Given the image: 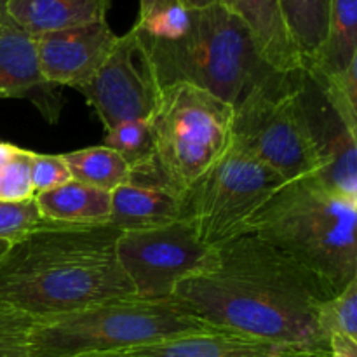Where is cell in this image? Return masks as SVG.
<instances>
[{"label":"cell","instance_id":"obj_1","mask_svg":"<svg viewBox=\"0 0 357 357\" xmlns=\"http://www.w3.org/2000/svg\"><path fill=\"white\" fill-rule=\"evenodd\" d=\"M333 295L323 279L246 232L216 246L211 264L181 281L173 298L216 330L330 354L317 309Z\"/></svg>","mask_w":357,"mask_h":357},{"label":"cell","instance_id":"obj_2","mask_svg":"<svg viewBox=\"0 0 357 357\" xmlns=\"http://www.w3.org/2000/svg\"><path fill=\"white\" fill-rule=\"evenodd\" d=\"M119 230L42 222L0 255V331L33 326L112 298L135 296L115 253Z\"/></svg>","mask_w":357,"mask_h":357},{"label":"cell","instance_id":"obj_3","mask_svg":"<svg viewBox=\"0 0 357 357\" xmlns=\"http://www.w3.org/2000/svg\"><path fill=\"white\" fill-rule=\"evenodd\" d=\"M357 199L317 176L286 181L248 222L246 232L323 279L337 295L357 279Z\"/></svg>","mask_w":357,"mask_h":357},{"label":"cell","instance_id":"obj_4","mask_svg":"<svg viewBox=\"0 0 357 357\" xmlns=\"http://www.w3.org/2000/svg\"><path fill=\"white\" fill-rule=\"evenodd\" d=\"M136 31L160 89L192 84L236 107L268 68L258 56L248 28L220 3L187 10V23L174 37Z\"/></svg>","mask_w":357,"mask_h":357},{"label":"cell","instance_id":"obj_5","mask_svg":"<svg viewBox=\"0 0 357 357\" xmlns=\"http://www.w3.org/2000/svg\"><path fill=\"white\" fill-rule=\"evenodd\" d=\"M176 300L149 302L136 296L112 298L33 326L28 333L31 357L121 354L183 335L213 331Z\"/></svg>","mask_w":357,"mask_h":357},{"label":"cell","instance_id":"obj_6","mask_svg":"<svg viewBox=\"0 0 357 357\" xmlns=\"http://www.w3.org/2000/svg\"><path fill=\"white\" fill-rule=\"evenodd\" d=\"M234 107L192 84L160 89L150 128L155 164L181 194L204 176L232 142Z\"/></svg>","mask_w":357,"mask_h":357},{"label":"cell","instance_id":"obj_7","mask_svg":"<svg viewBox=\"0 0 357 357\" xmlns=\"http://www.w3.org/2000/svg\"><path fill=\"white\" fill-rule=\"evenodd\" d=\"M293 72L271 70L257 80L234 107L232 121V142L286 181L317 176L321 167L296 96Z\"/></svg>","mask_w":357,"mask_h":357},{"label":"cell","instance_id":"obj_8","mask_svg":"<svg viewBox=\"0 0 357 357\" xmlns=\"http://www.w3.org/2000/svg\"><path fill=\"white\" fill-rule=\"evenodd\" d=\"M284 183L281 174L230 142L187 192V218L202 243L216 248L246 234L251 216Z\"/></svg>","mask_w":357,"mask_h":357},{"label":"cell","instance_id":"obj_9","mask_svg":"<svg viewBox=\"0 0 357 357\" xmlns=\"http://www.w3.org/2000/svg\"><path fill=\"white\" fill-rule=\"evenodd\" d=\"M115 253L135 296L149 302L173 300L174 289L204 271L215 248L201 241L188 218L155 229L121 232Z\"/></svg>","mask_w":357,"mask_h":357},{"label":"cell","instance_id":"obj_10","mask_svg":"<svg viewBox=\"0 0 357 357\" xmlns=\"http://www.w3.org/2000/svg\"><path fill=\"white\" fill-rule=\"evenodd\" d=\"M77 91L94 108L105 131L121 122L152 119L160 86L132 28L117 38L96 75Z\"/></svg>","mask_w":357,"mask_h":357},{"label":"cell","instance_id":"obj_11","mask_svg":"<svg viewBox=\"0 0 357 357\" xmlns=\"http://www.w3.org/2000/svg\"><path fill=\"white\" fill-rule=\"evenodd\" d=\"M295 89L310 142L319 159V178L333 190L357 199V128L331 103L309 70H295Z\"/></svg>","mask_w":357,"mask_h":357},{"label":"cell","instance_id":"obj_12","mask_svg":"<svg viewBox=\"0 0 357 357\" xmlns=\"http://www.w3.org/2000/svg\"><path fill=\"white\" fill-rule=\"evenodd\" d=\"M108 21L49 31L35 37L40 72L51 86H86L117 42Z\"/></svg>","mask_w":357,"mask_h":357},{"label":"cell","instance_id":"obj_13","mask_svg":"<svg viewBox=\"0 0 357 357\" xmlns=\"http://www.w3.org/2000/svg\"><path fill=\"white\" fill-rule=\"evenodd\" d=\"M187 218V194L171 187L162 174H131V180L112 192L108 225L119 232L155 229Z\"/></svg>","mask_w":357,"mask_h":357},{"label":"cell","instance_id":"obj_14","mask_svg":"<svg viewBox=\"0 0 357 357\" xmlns=\"http://www.w3.org/2000/svg\"><path fill=\"white\" fill-rule=\"evenodd\" d=\"M121 357H330V354L275 344L236 331L213 330L131 349L121 352Z\"/></svg>","mask_w":357,"mask_h":357},{"label":"cell","instance_id":"obj_15","mask_svg":"<svg viewBox=\"0 0 357 357\" xmlns=\"http://www.w3.org/2000/svg\"><path fill=\"white\" fill-rule=\"evenodd\" d=\"M51 89L40 72L35 37L6 14L0 20V98H30L54 122L58 107L52 103Z\"/></svg>","mask_w":357,"mask_h":357},{"label":"cell","instance_id":"obj_16","mask_svg":"<svg viewBox=\"0 0 357 357\" xmlns=\"http://www.w3.org/2000/svg\"><path fill=\"white\" fill-rule=\"evenodd\" d=\"M218 3L248 28L258 56L268 68L282 73L302 70L278 0H218Z\"/></svg>","mask_w":357,"mask_h":357},{"label":"cell","instance_id":"obj_17","mask_svg":"<svg viewBox=\"0 0 357 357\" xmlns=\"http://www.w3.org/2000/svg\"><path fill=\"white\" fill-rule=\"evenodd\" d=\"M112 0H7L6 14L31 37L107 21Z\"/></svg>","mask_w":357,"mask_h":357},{"label":"cell","instance_id":"obj_18","mask_svg":"<svg viewBox=\"0 0 357 357\" xmlns=\"http://www.w3.org/2000/svg\"><path fill=\"white\" fill-rule=\"evenodd\" d=\"M44 222L65 225H105L108 223L112 194L82 181L70 180L65 185L35 195Z\"/></svg>","mask_w":357,"mask_h":357},{"label":"cell","instance_id":"obj_19","mask_svg":"<svg viewBox=\"0 0 357 357\" xmlns=\"http://www.w3.org/2000/svg\"><path fill=\"white\" fill-rule=\"evenodd\" d=\"M278 3L302 68H310L326 40L331 0H278Z\"/></svg>","mask_w":357,"mask_h":357},{"label":"cell","instance_id":"obj_20","mask_svg":"<svg viewBox=\"0 0 357 357\" xmlns=\"http://www.w3.org/2000/svg\"><path fill=\"white\" fill-rule=\"evenodd\" d=\"M357 59V0H331L330 24L323 49L310 68L323 77H338Z\"/></svg>","mask_w":357,"mask_h":357},{"label":"cell","instance_id":"obj_21","mask_svg":"<svg viewBox=\"0 0 357 357\" xmlns=\"http://www.w3.org/2000/svg\"><path fill=\"white\" fill-rule=\"evenodd\" d=\"M72 180L82 181L101 190L114 192L131 180V167L108 146H89L75 152L61 153Z\"/></svg>","mask_w":357,"mask_h":357},{"label":"cell","instance_id":"obj_22","mask_svg":"<svg viewBox=\"0 0 357 357\" xmlns=\"http://www.w3.org/2000/svg\"><path fill=\"white\" fill-rule=\"evenodd\" d=\"M103 145L117 152L131 167V173H142L157 166L150 121L121 122L107 129Z\"/></svg>","mask_w":357,"mask_h":357},{"label":"cell","instance_id":"obj_23","mask_svg":"<svg viewBox=\"0 0 357 357\" xmlns=\"http://www.w3.org/2000/svg\"><path fill=\"white\" fill-rule=\"evenodd\" d=\"M317 324L324 337L342 335L357 342V279L317 309Z\"/></svg>","mask_w":357,"mask_h":357},{"label":"cell","instance_id":"obj_24","mask_svg":"<svg viewBox=\"0 0 357 357\" xmlns=\"http://www.w3.org/2000/svg\"><path fill=\"white\" fill-rule=\"evenodd\" d=\"M33 152L17 146L13 159L0 171V201L21 202L35 197L30 167Z\"/></svg>","mask_w":357,"mask_h":357},{"label":"cell","instance_id":"obj_25","mask_svg":"<svg viewBox=\"0 0 357 357\" xmlns=\"http://www.w3.org/2000/svg\"><path fill=\"white\" fill-rule=\"evenodd\" d=\"M44 222L33 199L21 202L0 201V241L14 243Z\"/></svg>","mask_w":357,"mask_h":357},{"label":"cell","instance_id":"obj_26","mask_svg":"<svg viewBox=\"0 0 357 357\" xmlns=\"http://www.w3.org/2000/svg\"><path fill=\"white\" fill-rule=\"evenodd\" d=\"M30 176L35 195L52 190L72 180V174L63 155H47V153L37 152H33V157H31Z\"/></svg>","mask_w":357,"mask_h":357},{"label":"cell","instance_id":"obj_27","mask_svg":"<svg viewBox=\"0 0 357 357\" xmlns=\"http://www.w3.org/2000/svg\"><path fill=\"white\" fill-rule=\"evenodd\" d=\"M0 357H31L28 333L0 331Z\"/></svg>","mask_w":357,"mask_h":357},{"label":"cell","instance_id":"obj_28","mask_svg":"<svg viewBox=\"0 0 357 357\" xmlns=\"http://www.w3.org/2000/svg\"><path fill=\"white\" fill-rule=\"evenodd\" d=\"M181 7L178 0H139V23Z\"/></svg>","mask_w":357,"mask_h":357},{"label":"cell","instance_id":"obj_29","mask_svg":"<svg viewBox=\"0 0 357 357\" xmlns=\"http://www.w3.org/2000/svg\"><path fill=\"white\" fill-rule=\"evenodd\" d=\"M330 357H357V342L342 335H331Z\"/></svg>","mask_w":357,"mask_h":357},{"label":"cell","instance_id":"obj_30","mask_svg":"<svg viewBox=\"0 0 357 357\" xmlns=\"http://www.w3.org/2000/svg\"><path fill=\"white\" fill-rule=\"evenodd\" d=\"M17 146L13 145V143H7V142H0V171L7 166L10 159H13L14 152H16Z\"/></svg>","mask_w":357,"mask_h":357},{"label":"cell","instance_id":"obj_31","mask_svg":"<svg viewBox=\"0 0 357 357\" xmlns=\"http://www.w3.org/2000/svg\"><path fill=\"white\" fill-rule=\"evenodd\" d=\"M178 2H180V6L183 7L185 10H194L215 6V3H218V0H178Z\"/></svg>","mask_w":357,"mask_h":357},{"label":"cell","instance_id":"obj_32","mask_svg":"<svg viewBox=\"0 0 357 357\" xmlns=\"http://www.w3.org/2000/svg\"><path fill=\"white\" fill-rule=\"evenodd\" d=\"M7 246H9V243H6V241H0V255L7 250Z\"/></svg>","mask_w":357,"mask_h":357},{"label":"cell","instance_id":"obj_33","mask_svg":"<svg viewBox=\"0 0 357 357\" xmlns=\"http://www.w3.org/2000/svg\"><path fill=\"white\" fill-rule=\"evenodd\" d=\"M87 357H121V354H98V356H87Z\"/></svg>","mask_w":357,"mask_h":357},{"label":"cell","instance_id":"obj_34","mask_svg":"<svg viewBox=\"0 0 357 357\" xmlns=\"http://www.w3.org/2000/svg\"><path fill=\"white\" fill-rule=\"evenodd\" d=\"M6 2L7 0H0V10H3V13H6Z\"/></svg>","mask_w":357,"mask_h":357},{"label":"cell","instance_id":"obj_35","mask_svg":"<svg viewBox=\"0 0 357 357\" xmlns=\"http://www.w3.org/2000/svg\"><path fill=\"white\" fill-rule=\"evenodd\" d=\"M3 16H6V13H3V10H0V20H2Z\"/></svg>","mask_w":357,"mask_h":357}]
</instances>
